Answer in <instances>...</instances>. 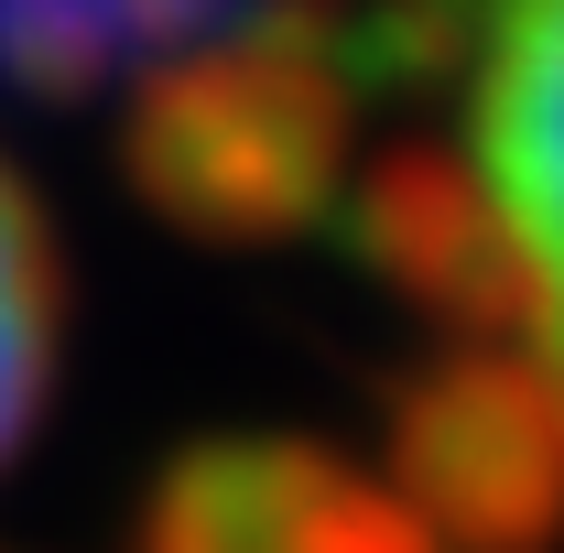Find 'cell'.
I'll return each instance as SVG.
<instances>
[{"mask_svg": "<svg viewBox=\"0 0 564 553\" xmlns=\"http://www.w3.org/2000/svg\"><path fill=\"white\" fill-rule=\"evenodd\" d=\"M348 163V55L326 33H261L207 66H174L131 120V174L196 239L315 228Z\"/></svg>", "mask_w": 564, "mask_h": 553, "instance_id": "cell-1", "label": "cell"}, {"mask_svg": "<svg viewBox=\"0 0 564 553\" xmlns=\"http://www.w3.org/2000/svg\"><path fill=\"white\" fill-rule=\"evenodd\" d=\"M402 510L434 553H554L564 543V380L532 347H456L402 391Z\"/></svg>", "mask_w": 564, "mask_h": 553, "instance_id": "cell-2", "label": "cell"}, {"mask_svg": "<svg viewBox=\"0 0 564 553\" xmlns=\"http://www.w3.org/2000/svg\"><path fill=\"white\" fill-rule=\"evenodd\" d=\"M467 185L521 282V347L564 380V0H478Z\"/></svg>", "mask_w": 564, "mask_h": 553, "instance_id": "cell-3", "label": "cell"}, {"mask_svg": "<svg viewBox=\"0 0 564 553\" xmlns=\"http://www.w3.org/2000/svg\"><path fill=\"white\" fill-rule=\"evenodd\" d=\"M141 553H434V532L326 445L239 434L163 467L141 510Z\"/></svg>", "mask_w": 564, "mask_h": 553, "instance_id": "cell-4", "label": "cell"}, {"mask_svg": "<svg viewBox=\"0 0 564 553\" xmlns=\"http://www.w3.org/2000/svg\"><path fill=\"white\" fill-rule=\"evenodd\" d=\"M44 369H55V261H44L22 185L0 174V456L44 402Z\"/></svg>", "mask_w": 564, "mask_h": 553, "instance_id": "cell-5", "label": "cell"}]
</instances>
